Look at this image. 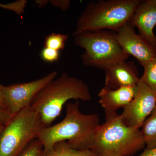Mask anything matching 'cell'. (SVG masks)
I'll return each instance as SVG.
<instances>
[{"label": "cell", "instance_id": "cell-1", "mask_svg": "<svg viewBox=\"0 0 156 156\" xmlns=\"http://www.w3.org/2000/svg\"><path fill=\"white\" fill-rule=\"evenodd\" d=\"M79 105L78 101L67 104L66 115L61 122L41 129L37 139L42 143L45 154L56 143L63 141L78 150H90L100 119L96 114L83 113Z\"/></svg>", "mask_w": 156, "mask_h": 156}, {"label": "cell", "instance_id": "cell-2", "mask_svg": "<svg viewBox=\"0 0 156 156\" xmlns=\"http://www.w3.org/2000/svg\"><path fill=\"white\" fill-rule=\"evenodd\" d=\"M145 146L140 130L126 126L117 113H105L95 131L90 150L95 156H130Z\"/></svg>", "mask_w": 156, "mask_h": 156}, {"label": "cell", "instance_id": "cell-3", "mask_svg": "<svg viewBox=\"0 0 156 156\" xmlns=\"http://www.w3.org/2000/svg\"><path fill=\"white\" fill-rule=\"evenodd\" d=\"M72 99L87 101L92 96L83 81L64 73L42 89L30 106L40 115L44 127H48L60 115L68 101Z\"/></svg>", "mask_w": 156, "mask_h": 156}, {"label": "cell", "instance_id": "cell-4", "mask_svg": "<svg viewBox=\"0 0 156 156\" xmlns=\"http://www.w3.org/2000/svg\"><path fill=\"white\" fill-rule=\"evenodd\" d=\"M141 0H99L88 3L78 18L73 36L85 31L117 32L129 22Z\"/></svg>", "mask_w": 156, "mask_h": 156}, {"label": "cell", "instance_id": "cell-5", "mask_svg": "<svg viewBox=\"0 0 156 156\" xmlns=\"http://www.w3.org/2000/svg\"><path fill=\"white\" fill-rule=\"evenodd\" d=\"M74 43L85 50L81 58L86 66L105 70L130 56L118 43L116 32L112 31L83 32L74 36Z\"/></svg>", "mask_w": 156, "mask_h": 156}, {"label": "cell", "instance_id": "cell-6", "mask_svg": "<svg viewBox=\"0 0 156 156\" xmlns=\"http://www.w3.org/2000/svg\"><path fill=\"white\" fill-rule=\"evenodd\" d=\"M44 127L31 106L23 109L4 126L0 134V156H19Z\"/></svg>", "mask_w": 156, "mask_h": 156}, {"label": "cell", "instance_id": "cell-7", "mask_svg": "<svg viewBox=\"0 0 156 156\" xmlns=\"http://www.w3.org/2000/svg\"><path fill=\"white\" fill-rule=\"evenodd\" d=\"M57 75V72L54 71L44 77L27 83L2 85V92L6 109L14 116L30 106L36 95Z\"/></svg>", "mask_w": 156, "mask_h": 156}, {"label": "cell", "instance_id": "cell-8", "mask_svg": "<svg viewBox=\"0 0 156 156\" xmlns=\"http://www.w3.org/2000/svg\"><path fill=\"white\" fill-rule=\"evenodd\" d=\"M156 107V93L140 80L136 95L124 108L120 119L126 126L139 129Z\"/></svg>", "mask_w": 156, "mask_h": 156}, {"label": "cell", "instance_id": "cell-9", "mask_svg": "<svg viewBox=\"0 0 156 156\" xmlns=\"http://www.w3.org/2000/svg\"><path fill=\"white\" fill-rule=\"evenodd\" d=\"M118 43L125 51L136 58L143 67L156 56V47L136 33L129 22L116 32Z\"/></svg>", "mask_w": 156, "mask_h": 156}, {"label": "cell", "instance_id": "cell-10", "mask_svg": "<svg viewBox=\"0 0 156 156\" xmlns=\"http://www.w3.org/2000/svg\"><path fill=\"white\" fill-rule=\"evenodd\" d=\"M129 22L138 29L139 34L156 47V0L141 1L132 14Z\"/></svg>", "mask_w": 156, "mask_h": 156}, {"label": "cell", "instance_id": "cell-11", "mask_svg": "<svg viewBox=\"0 0 156 156\" xmlns=\"http://www.w3.org/2000/svg\"><path fill=\"white\" fill-rule=\"evenodd\" d=\"M105 71V87L112 90L122 87H136L140 80L134 62H121Z\"/></svg>", "mask_w": 156, "mask_h": 156}, {"label": "cell", "instance_id": "cell-12", "mask_svg": "<svg viewBox=\"0 0 156 156\" xmlns=\"http://www.w3.org/2000/svg\"><path fill=\"white\" fill-rule=\"evenodd\" d=\"M137 86L122 87L115 90L104 87L98 93L99 102L105 113H117L118 109L124 108L136 95Z\"/></svg>", "mask_w": 156, "mask_h": 156}, {"label": "cell", "instance_id": "cell-13", "mask_svg": "<svg viewBox=\"0 0 156 156\" xmlns=\"http://www.w3.org/2000/svg\"><path fill=\"white\" fill-rule=\"evenodd\" d=\"M140 132L147 149L156 148V107L144 121Z\"/></svg>", "mask_w": 156, "mask_h": 156}, {"label": "cell", "instance_id": "cell-14", "mask_svg": "<svg viewBox=\"0 0 156 156\" xmlns=\"http://www.w3.org/2000/svg\"><path fill=\"white\" fill-rule=\"evenodd\" d=\"M45 156H95L90 150L80 151L71 146L67 141L56 143Z\"/></svg>", "mask_w": 156, "mask_h": 156}, {"label": "cell", "instance_id": "cell-15", "mask_svg": "<svg viewBox=\"0 0 156 156\" xmlns=\"http://www.w3.org/2000/svg\"><path fill=\"white\" fill-rule=\"evenodd\" d=\"M140 80L156 93V56L144 67Z\"/></svg>", "mask_w": 156, "mask_h": 156}, {"label": "cell", "instance_id": "cell-16", "mask_svg": "<svg viewBox=\"0 0 156 156\" xmlns=\"http://www.w3.org/2000/svg\"><path fill=\"white\" fill-rule=\"evenodd\" d=\"M68 38V35L59 33L50 34L45 38L44 47L60 51L64 49Z\"/></svg>", "mask_w": 156, "mask_h": 156}, {"label": "cell", "instance_id": "cell-17", "mask_svg": "<svg viewBox=\"0 0 156 156\" xmlns=\"http://www.w3.org/2000/svg\"><path fill=\"white\" fill-rule=\"evenodd\" d=\"M44 147L37 139L33 140L24 149L19 156H45Z\"/></svg>", "mask_w": 156, "mask_h": 156}, {"label": "cell", "instance_id": "cell-18", "mask_svg": "<svg viewBox=\"0 0 156 156\" xmlns=\"http://www.w3.org/2000/svg\"><path fill=\"white\" fill-rule=\"evenodd\" d=\"M41 56L44 61L52 63L58 61L60 56V51L44 47L41 51Z\"/></svg>", "mask_w": 156, "mask_h": 156}, {"label": "cell", "instance_id": "cell-19", "mask_svg": "<svg viewBox=\"0 0 156 156\" xmlns=\"http://www.w3.org/2000/svg\"><path fill=\"white\" fill-rule=\"evenodd\" d=\"M27 2L25 1H20L8 4H0V8L15 11L19 14L23 12Z\"/></svg>", "mask_w": 156, "mask_h": 156}, {"label": "cell", "instance_id": "cell-20", "mask_svg": "<svg viewBox=\"0 0 156 156\" xmlns=\"http://www.w3.org/2000/svg\"><path fill=\"white\" fill-rule=\"evenodd\" d=\"M13 116L8 110L0 108V125H6Z\"/></svg>", "mask_w": 156, "mask_h": 156}, {"label": "cell", "instance_id": "cell-21", "mask_svg": "<svg viewBox=\"0 0 156 156\" xmlns=\"http://www.w3.org/2000/svg\"><path fill=\"white\" fill-rule=\"evenodd\" d=\"M53 2H52L53 5L58 6L60 9L63 10H66L68 9L70 5V2L69 1H53Z\"/></svg>", "mask_w": 156, "mask_h": 156}, {"label": "cell", "instance_id": "cell-22", "mask_svg": "<svg viewBox=\"0 0 156 156\" xmlns=\"http://www.w3.org/2000/svg\"><path fill=\"white\" fill-rule=\"evenodd\" d=\"M138 156H156V148L152 149H147Z\"/></svg>", "mask_w": 156, "mask_h": 156}, {"label": "cell", "instance_id": "cell-23", "mask_svg": "<svg viewBox=\"0 0 156 156\" xmlns=\"http://www.w3.org/2000/svg\"><path fill=\"white\" fill-rule=\"evenodd\" d=\"M2 85L0 84V108L4 109L7 110L6 109L4 98H3L2 92Z\"/></svg>", "mask_w": 156, "mask_h": 156}, {"label": "cell", "instance_id": "cell-24", "mask_svg": "<svg viewBox=\"0 0 156 156\" xmlns=\"http://www.w3.org/2000/svg\"><path fill=\"white\" fill-rule=\"evenodd\" d=\"M4 126L5 125H0V134H1V132H2V130H3V128H4Z\"/></svg>", "mask_w": 156, "mask_h": 156}]
</instances>
